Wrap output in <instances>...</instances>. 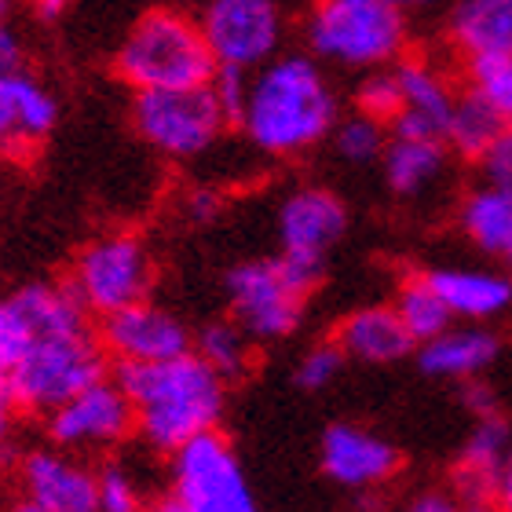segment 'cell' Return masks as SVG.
I'll use <instances>...</instances> for the list:
<instances>
[{
    "label": "cell",
    "instance_id": "cell-40",
    "mask_svg": "<svg viewBox=\"0 0 512 512\" xmlns=\"http://www.w3.org/2000/svg\"><path fill=\"white\" fill-rule=\"evenodd\" d=\"M494 502L502 505V509H509V512H512V447H509V454H505L502 472H498V487H494Z\"/></svg>",
    "mask_w": 512,
    "mask_h": 512
},
{
    "label": "cell",
    "instance_id": "cell-39",
    "mask_svg": "<svg viewBox=\"0 0 512 512\" xmlns=\"http://www.w3.org/2000/svg\"><path fill=\"white\" fill-rule=\"evenodd\" d=\"M15 399H11L8 392V384L0 381V450L8 447V439H11V428H15Z\"/></svg>",
    "mask_w": 512,
    "mask_h": 512
},
{
    "label": "cell",
    "instance_id": "cell-13",
    "mask_svg": "<svg viewBox=\"0 0 512 512\" xmlns=\"http://www.w3.org/2000/svg\"><path fill=\"white\" fill-rule=\"evenodd\" d=\"M319 469L322 476L348 494H374L399 476L403 454L392 439L381 432L352 421L330 425L319 443Z\"/></svg>",
    "mask_w": 512,
    "mask_h": 512
},
{
    "label": "cell",
    "instance_id": "cell-9",
    "mask_svg": "<svg viewBox=\"0 0 512 512\" xmlns=\"http://www.w3.org/2000/svg\"><path fill=\"white\" fill-rule=\"evenodd\" d=\"M154 278L158 267L147 242L132 231H107L74 256L66 286L74 289V297L85 304L92 319H103L110 311L147 300Z\"/></svg>",
    "mask_w": 512,
    "mask_h": 512
},
{
    "label": "cell",
    "instance_id": "cell-38",
    "mask_svg": "<svg viewBox=\"0 0 512 512\" xmlns=\"http://www.w3.org/2000/svg\"><path fill=\"white\" fill-rule=\"evenodd\" d=\"M465 384H469V388H465V406H469L472 414H476V417L498 414V410H494L491 388H483V384H476V381H465Z\"/></svg>",
    "mask_w": 512,
    "mask_h": 512
},
{
    "label": "cell",
    "instance_id": "cell-27",
    "mask_svg": "<svg viewBox=\"0 0 512 512\" xmlns=\"http://www.w3.org/2000/svg\"><path fill=\"white\" fill-rule=\"evenodd\" d=\"M392 308H395V315H399V322L406 326V333H410V341L414 344L436 337V333H443L450 322H454V315H450L447 304L439 300V293L432 289V282L425 278V271L399 282Z\"/></svg>",
    "mask_w": 512,
    "mask_h": 512
},
{
    "label": "cell",
    "instance_id": "cell-35",
    "mask_svg": "<svg viewBox=\"0 0 512 512\" xmlns=\"http://www.w3.org/2000/svg\"><path fill=\"white\" fill-rule=\"evenodd\" d=\"M26 66V44L11 19H0V74H19Z\"/></svg>",
    "mask_w": 512,
    "mask_h": 512
},
{
    "label": "cell",
    "instance_id": "cell-41",
    "mask_svg": "<svg viewBox=\"0 0 512 512\" xmlns=\"http://www.w3.org/2000/svg\"><path fill=\"white\" fill-rule=\"evenodd\" d=\"M30 4H33V11H37V19L55 22V19H63L66 11H70V4H74V0H30Z\"/></svg>",
    "mask_w": 512,
    "mask_h": 512
},
{
    "label": "cell",
    "instance_id": "cell-4",
    "mask_svg": "<svg viewBox=\"0 0 512 512\" xmlns=\"http://www.w3.org/2000/svg\"><path fill=\"white\" fill-rule=\"evenodd\" d=\"M300 30L319 63L352 74L392 66L410 52V15L392 0H311Z\"/></svg>",
    "mask_w": 512,
    "mask_h": 512
},
{
    "label": "cell",
    "instance_id": "cell-25",
    "mask_svg": "<svg viewBox=\"0 0 512 512\" xmlns=\"http://www.w3.org/2000/svg\"><path fill=\"white\" fill-rule=\"evenodd\" d=\"M505 128H509V118H502L491 103H483L476 92H458L454 96V107H450V118L443 125V143L454 158L461 161H476L487 154V150L505 136Z\"/></svg>",
    "mask_w": 512,
    "mask_h": 512
},
{
    "label": "cell",
    "instance_id": "cell-24",
    "mask_svg": "<svg viewBox=\"0 0 512 512\" xmlns=\"http://www.w3.org/2000/svg\"><path fill=\"white\" fill-rule=\"evenodd\" d=\"M447 37L461 55L512 52V0H458L447 15Z\"/></svg>",
    "mask_w": 512,
    "mask_h": 512
},
{
    "label": "cell",
    "instance_id": "cell-8",
    "mask_svg": "<svg viewBox=\"0 0 512 512\" xmlns=\"http://www.w3.org/2000/svg\"><path fill=\"white\" fill-rule=\"evenodd\" d=\"M344 235H348V205L330 187L304 183L278 202L275 260L304 293H311L326 278L330 253Z\"/></svg>",
    "mask_w": 512,
    "mask_h": 512
},
{
    "label": "cell",
    "instance_id": "cell-15",
    "mask_svg": "<svg viewBox=\"0 0 512 512\" xmlns=\"http://www.w3.org/2000/svg\"><path fill=\"white\" fill-rule=\"evenodd\" d=\"M19 491L30 512H99L96 469L63 447L30 450L19 461Z\"/></svg>",
    "mask_w": 512,
    "mask_h": 512
},
{
    "label": "cell",
    "instance_id": "cell-36",
    "mask_svg": "<svg viewBox=\"0 0 512 512\" xmlns=\"http://www.w3.org/2000/svg\"><path fill=\"white\" fill-rule=\"evenodd\" d=\"M19 352V322H15V311L4 297H0V381L8 374L11 359Z\"/></svg>",
    "mask_w": 512,
    "mask_h": 512
},
{
    "label": "cell",
    "instance_id": "cell-43",
    "mask_svg": "<svg viewBox=\"0 0 512 512\" xmlns=\"http://www.w3.org/2000/svg\"><path fill=\"white\" fill-rule=\"evenodd\" d=\"M11 4L15 0H0V19H11Z\"/></svg>",
    "mask_w": 512,
    "mask_h": 512
},
{
    "label": "cell",
    "instance_id": "cell-10",
    "mask_svg": "<svg viewBox=\"0 0 512 512\" xmlns=\"http://www.w3.org/2000/svg\"><path fill=\"white\" fill-rule=\"evenodd\" d=\"M227 315L253 344H278L304 322L308 293L278 267V260H242L224 275Z\"/></svg>",
    "mask_w": 512,
    "mask_h": 512
},
{
    "label": "cell",
    "instance_id": "cell-42",
    "mask_svg": "<svg viewBox=\"0 0 512 512\" xmlns=\"http://www.w3.org/2000/svg\"><path fill=\"white\" fill-rule=\"evenodd\" d=\"M395 8L403 11V15H425V11H432V8H439L443 0H392Z\"/></svg>",
    "mask_w": 512,
    "mask_h": 512
},
{
    "label": "cell",
    "instance_id": "cell-6",
    "mask_svg": "<svg viewBox=\"0 0 512 512\" xmlns=\"http://www.w3.org/2000/svg\"><path fill=\"white\" fill-rule=\"evenodd\" d=\"M165 509L172 512H253L256 494L235 443L205 428L169 454Z\"/></svg>",
    "mask_w": 512,
    "mask_h": 512
},
{
    "label": "cell",
    "instance_id": "cell-19",
    "mask_svg": "<svg viewBox=\"0 0 512 512\" xmlns=\"http://www.w3.org/2000/svg\"><path fill=\"white\" fill-rule=\"evenodd\" d=\"M59 125V103L48 88L30 77L0 74V150H26L52 136Z\"/></svg>",
    "mask_w": 512,
    "mask_h": 512
},
{
    "label": "cell",
    "instance_id": "cell-14",
    "mask_svg": "<svg viewBox=\"0 0 512 512\" xmlns=\"http://www.w3.org/2000/svg\"><path fill=\"white\" fill-rule=\"evenodd\" d=\"M99 344H103L107 359H114L118 366H132L191 352L194 337L176 311L161 308L147 297L103 315L99 319Z\"/></svg>",
    "mask_w": 512,
    "mask_h": 512
},
{
    "label": "cell",
    "instance_id": "cell-18",
    "mask_svg": "<svg viewBox=\"0 0 512 512\" xmlns=\"http://www.w3.org/2000/svg\"><path fill=\"white\" fill-rule=\"evenodd\" d=\"M421 374L436 381H476L487 374L498 355H502V337L487 322H450L447 330L428 337L414 348Z\"/></svg>",
    "mask_w": 512,
    "mask_h": 512
},
{
    "label": "cell",
    "instance_id": "cell-2",
    "mask_svg": "<svg viewBox=\"0 0 512 512\" xmlns=\"http://www.w3.org/2000/svg\"><path fill=\"white\" fill-rule=\"evenodd\" d=\"M341 96L311 52H278L249 70L235 128L260 158L297 161L330 139Z\"/></svg>",
    "mask_w": 512,
    "mask_h": 512
},
{
    "label": "cell",
    "instance_id": "cell-12",
    "mask_svg": "<svg viewBox=\"0 0 512 512\" xmlns=\"http://www.w3.org/2000/svg\"><path fill=\"white\" fill-rule=\"evenodd\" d=\"M44 417H48V439L74 454L114 450L128 436H136V414L118 377H99L85 384Z\"/></svg>",
    "mask_w": 512,
    "mask_h": 512
},
{
    "label": "cell",
    "instance_id": "cell-22",
    "mask_svg": "<svg viewBox=\"0 0 512 512\" xmlns=\"http://www.w3.org/2000/svg\"><path fill=\"white\" fill-rule=\"evenodd\" d=\"M512 447V432L502 421V414L476 417V428L469 432L465 447L454 465V494L458 502L487 505L494 502V487H498V472L505 465V454Z\"/></svg>",
    "mask_w": 512,
    "mask_h": 512
},
{
    "label": "cell",
    "instance_id": "cell-21",
    "mask_svg": "<svg viewBox=\"0 0 512 512\" xmlns=\"http://www.w3.org/2000/svg\"><path fill=\"white\" fill-rule=\"evenodd\" d=\"M458 227L483 256L512 271V183H472L458 202Z\"/></svg>",
    "mask_w": 512,
    "mask_h": 512
},
{
    "label": "cell",
    "instance_id": "cell-33",
    "mask_svg": "<svg viewBox=\"0 0 512 512\" xmlns=\"http://www.w3.org/2000/svg\"><path fill=\"white\" fill-rule=\"evenodd\" d=\"M180 213L187 224H213L216 216L224 213V194L216 191V187H209V183H194V187H187L180 198Z\"/></svg>",
    "mask_w": 512,
    "mask_h": 512
},
{
    "label": "cell",
    "instance_id": "cell-31",
    "mask_svg": "<svg viewBox=\"0 0 512 512\" xmlns=\"http://www.w3.org/2000/svg\"><path fill=\"white\" fill-rule=\"evenodd\" d=\"M139 505H143V491H139V480L132 476L128 465L107 461L103 469H96V509L99 512H136Z\"/></svg>",
    "mask_w": 512,
    "mask_h": 512
},
{
    "label": "cell",
    "instance_id": "cell-16",
    "mask_svg": "<svg viewBox=\"0 0 512 512\" xmlns=\"http://www.w3.org/2000/svg\"><path fill=\"white\" fill-rule=\"evenodd\" d=\"M395 81H399V114L392 118L388 132L395 136H432L443 139V125L450 118L458 88L450 85L443 66L425 59V55H410L392 63Z\"/></svg>",
    "mask_w": 512,
    "mask_h": 512
},
{
    "label": "cell",
    "instance_id": "cell-34",
    "mask_svg": "<svg viewBox=\"0 0 512 512\" xmlns=\"http://www.w3.org/2000/svg\"><path fill=\"white\" fill-rule=\"evenodd\" d=\"M480 172H483V180L512 183V121H509V128H505V136L480 158Z\"/></svg>",
    "mask_w": 512,
    "mask_h": 512
},
{
    "label": "cell",
    "instance_id": "cell-20",
    "mask_svg": "<svg viewBox=\"0 0 512 512\" xmlns=\"http://www.w3.org/2000/svg\"><path fill=\"white\" fill-rule=\"evenodd\" d=\"M333 341L341 344V352L355 363L366 366H392L403 363L417 344L410 341L406 326L399 322L392 304H366V308L348 311L337 322Z\"/></svg>",
    "mask_w": 512,
    "mask_h": 512
},
{
    "label": "cell",
    "instance_id": "cell-17",
    "mask_svg": "<svg viewBox=\"0 0 512 512\" xmlns=\"http://www.w3.org/2000/svg\"><path fill=\"white\" fill-rule=\"evenodd\" d=\"M425 278L458 322H502L512 315V271L483 264L428 267Z\"/></svg>",
    "mask_w": 512,
    "mask_h": 512
},
{
    "label": "cell",
    "instance_id": "cell-23",
    "mask_svg": "<svg viewBox=\"0 0 512 512\" xmlns=\"http://www.w3.org/2000/svg\"><path fill=\"white\" fill-rule=\"evenodd\" d=\"M447 158L450 150L443 139L432 136H395L388 132V143H384L381 154V172L384 183L395 198L403 202H417L439 187V180L447 176Z\"/></svg>",
    "mask_w": 512,
    "mask_h": 512
},
{
    "label": "cell",
    "instance_id": "cell-7",
    "mask_svg": "<svg viewBox=\"0 0 512 512\" xmlns=\"http://www.w3.org/2000/svg\"><path fill=\"white\" fill-rule=\"evenodd\" d=\"M227 110L213 85L150 88L132 99V128L154 154L169 161H198L224 139Z\"/></svg>",
    "mask_w": 512,
    "mask_h": 512
},
{
    "label": "cell",
    "instance_id": "cell-30",
    "mask_svg": "<svg viewBox=\"0 0 512 512\" xmlns=\"http://www.w3.org/2000/svg\"><path fill=\"white\" fill-rule=\"evenodd\" d=\"M352 99H355V110H359V114H370V118L392 125V118L399 114V81H395V70L392 66L363 70Z\"/></svg>",
    "mask_w": 512,
    "mask_h": 512
},
{
    "label": "cell",
    "instance_id": "cell-32",
    "mask_svg": "<svg viewBox=\"0 0 512 512\" xmlns=\"http://www.w3.org/2000/svg\"><path fill=\"white\" fill-rule=\"evenodd\" d=\"M344 363H348V355L341 352V344L337 341H322V344H311L308 352L297 359V388L304 392H322V388H330L337 377H341Z\"/></svg>",
    "mask_w": 512,
    "mask_h": 512
},
{
    "label": "cell",
    "instance_id": "cell-26",
    "mask_svg": "<svg viewBox=\"0 0 512 512\" xmlns=\"http://www.w3.org/2000/svg\"><path fill=\"white\" fill-rule=\"evenodd\" d=\"M191 348L202 355L205 363L213 366L216 374L224 377L227 384L242 381V377H249V370H253L256 344L249 341L246 330H242L231 315H227V319L205 322L202 330H198V337H194Z\"/></svg>",
    "mask_w": 512,
    "mask_h": 512
},
{
    "label": "cell",
    "instance_id": "cell-5",
    "mask_svg": "<svg viewBox=\"0 0 512 512\" xmlns=\"http://www.w3.org/2000/svg\"><path fill=\"white\" fill-rule=\"evenodd\" d=\"M114 70L132 92L194 88L213 81L216 59L198 19L176 8H154L132 22L114 55Z\"/></svg>",
    "mask_w": 512,
    "mask_h": 512
},
{
    "label": "cell",
    "instance_id": "cell-29",
    "mask_svg": "<svg viewBox=\"0 0 512 512\" xmlns=\"http://www.w3.org/2000/svg\"><path fill=\"white\" fill-rule=\"evenodd\" d=\"M465 88L512 121V52L465 55Z\"/></svg>",
    "mask_w": 512,
    "mask_h": 512
},
{
    "label": "cell",
    "instance_id": "cell-28",
    "mask_svg": "<svg viewBox=\"0 0 512 512\" xmlns=\"http://www.w3.org/2000/svg\"><path fill=\"white\" fill-rule=\"evenodd\" d=\"M326 143L333 147L337 161L352 165V169H370V165H377L381 154H384L388 125L377 121V118H370V114L352 110V114H341V118H337V125H333V132H330Z\"/></svg>",
    "mask_w": 512,
    "mask_h": 512
},
{
    "label": "cell",
    "instance_id": "cell-1",
    "mask_svg": "<svg viewBox=\"0 0 512 512\" xmlns=\"http://www.w3.org/2000/svg\"><path fill=\"white\" fill-rule=\"evenodd\" d=\"M19 322V352L4 384L26 414H52L85 384L107 377V352L92 315L66 282H30L8 297Z\"/></svg>",
    "mask_w": 512,
    "mask_h": 512
},
{
    "label": "cell",
    "instance_id": "cell-11",
    "mask_svg": "<svg viewBox=\"0 0 512 512\" xmlns=\"http://www.w3.org/2000/svg\"><path fill=\"white\" fill-rule=\"evenodd\" d=\"M205 44L216 66L256 70L286 41V8L282 0H209L198 15Z\"/></svg>",
    "mask_w": 512,
    "mask_h": 512
},
{
    "label": "cell",
    "instance_id": "cell-37",
    "mask_svg": "<svg viewBox=\"0 0 512 512\" xmlns=\"http://www.w3.org/2000/svg\"><path fill=\"white\" fill-rule=\"evenodd\" d=\"M458 505L461 502L454 491H421L410 498V509L414 512H454Z\"/></svg>",
    "mask_w": 512,
    "mask_h": 512
},
{
    "label": "cell",
    "instance_id": "cell-3",
    "mask_svg": "<svg viewBox=\"0 0 512 512\" xmlns=\"http://www.w3.org/2000/svg\"><path fill=\"white\" fill-rule=\"evenodd\" d=\"M118 381L136 414L139 443L165 458L205 428H220L227 410V381L194 348L158 363L118 366Z\"/></svg>",
    "mask_w": 512,
    "mask_h": 512
}]
</instances>
